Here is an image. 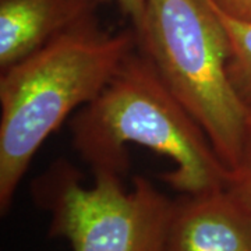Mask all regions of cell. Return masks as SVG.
Segmentation results:
<instances>
[{
  "label": "cell",
  "mask_w": 251,
  "mask_h": 251,
  "mask_svg": "<svg viewBox=\"0 0 251 251\" xmlns=\"http://www.w3.org/2000/svg\"><path fill=\"white\" fill-rule=\"evenodd\" d=\"M74 151L94 173L125 176L127 144L145 147L175 163L161 176L181 194L225 188L229 171L205 131L163 82L137 46L95 98L70 122Z\"/></svg>",
  "instance_id": "1"
},
{
  "label": "cell",
  "mask_w": 251,
  "mask_h": 251,
  "mask_svg": "<svg viewBox=\"0 0 251 251\" xmlns=\"http://www.w3.org/2000/svg\"><path fill=\"white\" fill-rule=\"evenodd\" d=\"M138 46L135 31L92 17L0 72V211L7 214L34 155L98 95Z\"/></svg>",
  "instance_id": "2"
},
{
  "label": "cell",
  "mask_w": 251,
  "mask_h": 251,
  "mask_svg": "<svg viewBox=\"0 0 251 251\" xmlns=\"http://www.w3.org/2000/svg\"><path fill=\"white\" fill-rule=\"evenodd\" d=\"M135 35L140 50L232 171L249 109L227 77V39L214 10L206 0H147L145 23Z\"/></svg>",
  "instance_id": "3"
},
{
  "label": "cell",
  "mask_w": 251,
  "mask_h": 251,
  "mask_svg": "<svg viewBox=\"0 0 251 251\" xmlns=\"http://www.w3.org/2000/svg\"><path fill=\"white\" fill-rule=\"evenodd\" d=\"M122 176L94 173V186L67 161H56L32 183L36 205L50 215L49 236L73 251H162L175 201L135 176L127 193Z\"/></svg>",
  "instance_id": "4"
},
{
  "label": "cell",
  "mask_w": 251,
  "mask_h": 251,
  "mask_svg": "<svg viewBox=\"0 0 251 251\" xmlns=\"http://www.w3.org/2000/svg\"><path fill=\"white\" fill-rule=\"evenodd\" d=\"M162 251H251V216L225 188L173 204Z\"/></svg>",
  "instance_id": "5"
},
{
  "label": "cell",
  "mask_w": 251,
  "mask_h": 251,
  "mask_svg": "<svg viewBox=\"0 0 251 251\" xmlns=\"http://www.w3.org/2000/svg\"><path fill=\"white\" fill-rule=\"evenodd\" d=\"M105 0H0V72L97 17Z\"/></svg>",
  "instance_id": "6"
},
{
  "label": "cell",
  "mask_w": 251,
  "mask_h": 251,
  "mask_svg": "<svg viewBox=\"0 0 251 251\" xmlns=\"http://www.w3.org/2000/svg\"><path fill=\"white\" fill-rule=\"evenodd\" d=\"M206 3L221 21L227 39V77L234 94L247 109H251V21L234 18Z\"/></svg>",
  "instance_id": "7"
},
{
  "label": "cell",
  "mask_w": 251,
  "mask_h": 251,
  "mask_svg": "<svg viewBox=\"0 0 251 251\" xmlns=\"http://www.w3.org/2000/svg\"><path fill=\"white\" fill-rule=\"evenodd\" d=\"M225 190L251 216V109H249L242 151L237 165L229 172Z\"/></svg>",
  "instance_id": "8"
},
{
  "label": "cell",
  "mask_w": 251,
  "mask_h": 251,
  "mask_svg": "<svg viewBox=\"0 0 251 251\" xmlns=\"http://www.w3.org/2000/svg\"><path fill=\"white\" fill-rule=\"evenodd\" d=\"M105 1L116 3L122 14L126 18H128L135 34H138L143 29L145 14H147V0H105Z\"/></svg>",
  "instance_id": "9"
},
{
  "label": "cell",
  "mask_w": 251,
  "mask_h": 251,
  "mask_svg": "<svg viewBox=\"0 0 251 251\" xmlns=\"http://www.w3.org/2000/svg\"><path fill=\"white\" fill-rule=\"evenodd\" d=\"M215 7L234 18L251 21V0H209Z\"/></svg>",
  "instance_id": "10"
}]
</instances>
